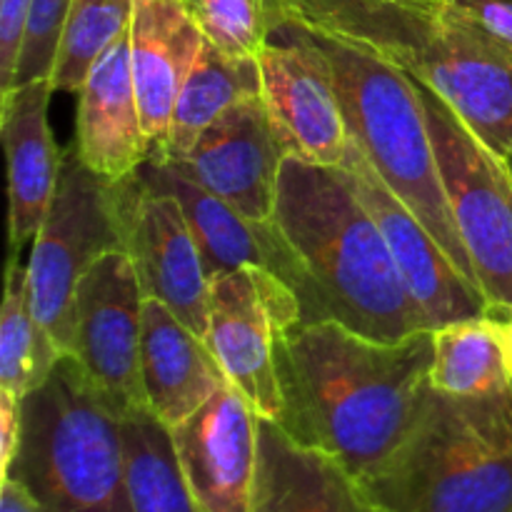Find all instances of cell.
<instances>
[{
    "label": "cell",
    "instance_id": "obj_1",
    "mask_svg": "<svg viewBox=\"0 0 512 512\" xmlns=\"http://www.w3.org/2000/svg\"><path fill=\"white\" fill-rule=\"evenodd\" d=\"M430 368L433 330L385 343L338 320L298 323L275 350L280 415L273 423L365 483L418 425Z\"/></svg>",
    "mask_w": 512,
    "mask_h": 512
},
{
    "label": "cell",
    "instance_id": "obj_2",
    "mask_svg": "<svg viewBox=\"0 0 512 512\" xmlns=\"http://www.w3.org/2000/svg\"><path fill=\"white\" fill-rule=\"evenodd\" d=\"M273 220L303 273V323L338 320L385 343L430 330L378 223L340 165L288 155Z\"/></svg>",
    "mask_w": 512,
    "mask_h": 512
},
{
    "label": "cell",
    "instance_id": "obj_3",
    "mask_svg": "<svg viewBox=\"0 0 512 512\" xmlns=\"http://www.w3.org/2000/svg\"><path fill=\"white\" fill-rule=\"evenodd\" d=\"M438 93L490 150L512 155V45L453 0H278Z\"/></svg>",
    "mask_w": 512,
    "mask_h": 512
},
{
    "label": "cell",
    "instance_id": "obj_4",
    "mask_svg": "<svg viewBox=\"0 0 512 512\" xmlns=\"http://www.w3.org/2000/svg\"><path fill=\"white\" fill-rule=\"evenodd\" d=\"M18 453L5 478L38 512H133L123 415L73 355L25 395Z\"/></svg>",
    "mask_w": 512,
    "mask_h": 512
},
{
    "label": "cell",
    "instance_id": "obj_5",
    "mask_svg": "<svg viewBox=\"0 0 512 512\" xmlns=\"http://www.w3.org/2000/svg\"><path fill=\"white\" fill-rule=\"evenodd\" d=\"M363 485L388 512H512V385L488 398L430 385L410 438Z\"/></svg>",
    "mask_w": 512,
    "mask_h": 512
},
{
    "label": "cell",
    "instance_id": "obj_6",
    "mask_svg": "<svg viewBox=\"0 0 512 512\" xmlns=\"http://www.w3.org/2000/svg\"><path fill=\"white\" fill-rule=\"evenodd\" d=\"M308 30L333 70L350 138L360 145L385 185L428 225L460 273L478 285L440 183L418 80L363 45L313 25Z\"/></svg>",
    "mask_w": 512,
    "mask_h": 512
},
{
    "label": "cell",
    "instance_id": "obj_7",
    "mask_svg": "<svg viewBox=\"0 0 512 512\" xmlns=\"http://www.w3.org/2000/svg\"><path fill=\"white\" fill-rule=\"evenodd\" d=\"M128 175L110 180L80 160L75 143L63 150L58 188L28 260L30 295L40 323L65 355L73 348L75 290L103 255L125 253Z\"/></svg>",
    "mask_w": 512,
    "mask_h": 512
},
{
    "label": "cell",
    "instance_id": "obj_8",
    "mask_svg": "<svg viewBox=\"0 0 512 512\" xmlns=\"http://www.w3.org/2000/svg\"><path fill=\"white\" fill-rule=\"evenodd\" d=\"M455 228L488 305L512 308V170L470 125L418 80Z\"/></svg>",
    "mask_w": 512,
    "mask_h": 512
},
{
    "label": "cell",
    "instance_id": "obj_9",
    "mask_svg": "<svg viewBox=\"0 0 512 512\" xmlns=\"http://www.w3.org/2000/svg\"><path fill=\"white\" fill-rule=\"evenodd\" d=\"M260 95L285 158L338 168L350 133L328 58L308 25L278 0H265V43L258 53Z\"/></svg>",
    "mask_w": 512,
    "mask_h": 512
},
{
    "label": "cell",
    "instance_id": "obj_10",
    "mask_svg": "<svg viewBox=\"0 0 512 512\" xmlns=\"http://www.w3.org/2000/svg\"><path fill=\"white\" fill-rule=\"evenodd\" d=\"M298 323V295L270 270L245 265L210 278L205 345L260 418L278 420L275 350L280 335Z\"/></svg>",
    "mask_w": 512,
    "mask_h": 512
},
{
    "label": "cell",
    "instance_id": "obj_11",
    "mask_svg": "<svg viewBox=\"0 0 512 512\" xmlns=\"http://www.w3.org/2000/svg\"><path fill=\"white\" fill-rule=\"evenodd\" d=\"M143 303L133 260L123 250L95 260L75 290L70 355L120 415L145 408Z\"/></svg>",
    "mask_w": 512,
    "mask_h": 512
},
{
    "label": "cell",
    "instance_id": "obj_12",
    "mask_svg": "<svg viewBox=\"0 0 512 512\" xmlns=\"http://www.w3.org/2000/svg\"><path fill=\"white\" fill-rule=\"evenodd\" d=\"M340 168L378 223L400 278L428 320V328L438 330L455 320L485 315L488 300L483 290L460 273L428 225L385 185L353 138Z\"/></svg>",
    "mask_w": 512,
    "mask_h": 512
},
{
    "label": "cell",
    "instance_id": "obj_13",
    "mask_svg": "<svg viewBox=\"0 0 512 512\" xmlns=\"http://www.w3.org/2000/svg\"><path fill=\"white\" fill-rule=\"evenodd\" d=\"M125 253L133 260L145 298H155L198 338L208 335L210 278L193 228L178 198L128 175Z\"/></svg>",
    "mask_w": 512,
    "mask_h": 512
},
{
    "label": "cell",
    "instance_id": "obj_14",
    "mask_svg": "<svg viewBox=\"0 0 512 512\" xmlns=\"http://www.w3.org/2000/svg\"><path fill=\"white\" fill-rule=\"evenodd\" d=\"M283 160L263 95H250L215 118L190 153L170 165L245 218L273 220Z\"/></svg>",
    "mask_w": 512,
    "mask_h": 512
},
{
    "label": "cell",
    "instance_id": "obj_15",
    "mask_svg": "<svg viewBox=\"0 0 512 512\" xmlns=\"http://www.w3.org/2000/svg\"><path fill=\"white\" fill-rule=\"evenodd\" d=\"M175 458L203 512H250L258 470V413L233 383L170 428Z\"/></svg>",
    "mask_w": 512,
    "mask_h": 512
},
{
    "label": "cell",
    "instance_id": "obj_16",
    "mask_svg": "<svg viewBox=\"0 0 512 512\" xmlns=\"http://www.w3.org/2000/svg\"><path fill=\"white\" fill-rule=\"evenodd\" d=\"M145 185L160 193H170L178 198L195 240L208 278H215L228 270L255 268L270 270L278 275L295 295H303V273L298 268L293 250L285 243L283 233L275 220H250L230 208L218 195L208 193L203 185L193 183L188 175L180 173L170 163L145 160L138 168Z\"/></svg>",
    "mask_w": 512,
    "mask_h": 512
},
{
    "label": "cell",
    "instance_id": "obj_17",
    "mask_svg": "<svg viewBox=\"0 0 512 512\" xmlns=\"http://www.w3.org/2000/svg\"><path fill=\"white\" fill-rule=\"evenodd\" d=\"M53 83L48 78L15 85L0 95V123L8 155V240L10 255L35 240L48 218L58 188L63 153L48 125Z\"/></svg>",
    "mask_w": 512,
    "mask_h": 512
},
{
    "label": "cell",
    "instance_id": "obj_18",
    "mask_svg": "<svg viewBox=\"0 0 512 512\" xmlns=\"http://www.w3.org/2000/svg\"><path fill=\"white\" fill-rule=\"evenodd\" d=\"M73 143L80 160L110 180L135 173L153 153L130 68V28L95 60L80 88Z\"/></svg>",
    "mask_w": 512,
    "mask_h": 512
},
{
    "label": "cell",
    "instance_id": "obj_19",
    "mask_svg": "<svg viewBox=\"0 0 512 512\" xmlns=\"http://www.w3.org/2000/svg\"><path fill=\"white\" fill-rule=\"evenodd\" d=\"M250 512H388L343 465L303 448L258 415V470Z\"/></svg>",
    "mask_w": 512,
    "mask_h": 512
},
{
    "label": "cell",
    "instance_id": "obj_20",
    "mask_svg": "<svg viewBox=\"0 0 512 512\" xmlns=\"http://www.w3.org/2000/svg\"><path fill=\"white\" fill-rule=\"evenodd\" d=\"M203 45V30L190 18L183 0H133L130 68L140 118L153 148L168 138L173 108Z\"/></svg>",
    "mask_w": 512,
    "mask_h": 512
},
{
    "label": "cell",
    "instance_id": "obj_21",
    "mask_svg": "<svg viewBox=\"0 0 512 512\" xmlns=\"http://www.w3.org/2000/svg\"><path fill=\"white\" fill-rule=\"evenodd\" d=\"M140 375L145 408L168 428L190 418L228 383L205 340L155 298L143 303Z\"/></svg>",
    "mask_w": 512,
    "mask_h": 512
},
{
    "label": "cell",
    "instance_id": "obj_22",
    "mask_svg": "<svg viewBox=\"0 0 512 512\" xmlns=\"http://www.w3.org/2000/svg\"><path fill=\"white\" fill-rule=\"evenodd\" d=\"M258 58H233L205 40L193 70L185 78L178 103L173 108L168 138L155 145L150 160L155 163H178L203 130L238 100L260 95Z\"/></svg>",
    "mask_w": 512,
    "mask_h": 512
},
{
    "label": "cell",
    "instance_id": "obj_23",
    "mask_svg": "<svg viewBox=\"0 0 512 512\" xmlns=\"http://www.w3.org/2000/svg\"><path fill=\"white\" fill-rule=\"evenodd\" d=\"M430 385L453 398H488L510 388L503 338L488 310L433 330Z\"/></svg>",
    "mask_w": 512,
    "mask_h": 512
},
{
    "label": "cell",
    "instance_id": "obj_24",
    "mask_svg": "<svg viewBox=\"0 0 512 512\" xmlns=\"http://www.w3.org/2000/svg\"><path fill=\"white\" fill-rule=\"evenodd\" d=\"M63 355L35 315L28 265L20 263L18 255H10L0 308V388L23 400L50 378Z\"/></svg>",
    "mask_w": 512,
    "mask_h": 512
},
{
    "label": "cell",
    "instance_id": "obj_25",
    "mask_svg": "<svg viewBox=\"0 0 512 512\" xmlns=\"http://www.w3.org/2000/svg\"><path fill=\"white\" fill-rule=\"evenodd\" d=\"M125 465L133 512H203L185 485L170 428L148 408L123 415Z\"/></svg>",
    "mask_w": 512,
    "mask_h": 512
},
{
    "label": "cell",
    "instance_id": "obj_26",
    "mask_svg": "<svg viewBox=\"0 0 512 512\" xmlns=\"http://www.w3.org/2000/svg\"><path fill=\"white\" fill-rule=\"evenodd\" d=\"M130 18V0H73L50 75L53 90L80 93L93 63L130 28Z\"/></svg>",
    "mask_w": 512,
    "mask_h": 512
},
{
    "label": "cell",
    "instance_id": "obj_27",
    "mask_svg": "<svg viewBox=\"0 0 512 512\" xmlns=\"http://www.w3.org/2000/svg\"><path fill=\"white\" fill-rule=\"evenodd\" d=\"M205 40L233 58H258L265 43V0H183Z\"/></svg>",
    "mask_w": 512,
    "mask_h": 512
},
{
    "label": "cell",
    "instance_id": "obj_28",
    "mask_svg": "<svg viewBox=\"0 0 512 512\" xmlns=\"http://www.w3.org/2000/svg\"><path fill=\"white\" fill-rule=\"evenodd\" d=\"M70 5H73V0H30L28 25H25L23 48H20L18 70H15V85L45 78L50 80Z\"/></svg>",
    "mask_w": 512,
    "mask_h": 512
},
{
    "label": "cell",
    "instance_id": "obj_29",
    "mask_svg": "<svg viewBox=\"0 0 512 512\" xmlns=\"http://www.w3.org/2000/svg\"><path fill=\"white\" fill-rule=\"evenodd\" d=\"M28 13L30 0H0V95L10 93L15 85Z\"/></svg>",
    "mask_w": 512,
    "mask_h": 512
},
{
    "label": "cell",
    "instance_id": "obj_30",
    "mask_svg": "<svg viewBox=\"0 0 512 512\" xmlns=\"http://www.w3.org/2000/svg\"><path fill=\"white\" fill-rule=\"evenodd\" d=\"M23 400L10 390L0 388V473L8 475L20 443V428H23Z\"/></svg>",
    "mask_w": 512,
    "mask_h": 512
},
{
    "label": "cell",
    "instance_id": "obj_31",
    "mask_svg": "<svg viewBox=\"0 0 512 512\" xmlns=\"http://www.w3.org/2000/svg\"><path fill=\"white\" fill-rule=\"evenodd\" d=\"M488 33L512 45V0H453Z\"/></svg>",
    "mask_w": 512,
    "mask_h": 512
},
{
    "label": "cell",
    "instance_id": "obj_32",
    "mask_svg": "<svg viewBox=\"0 0 512 512\" xmlns=\"http://www.w3.org/2000/svg\"><path fill=\"white\" fill-rule=\"evenodd\" d=\"M0 512H38L33 500L28 498L23 488L13 478H3L0 488Z\"/></svg>",
    "mask_w": 512,
    "mask_h": 512
},
{
    "label": "cell",
    "instance_id": "obj_33",
    "mask_svg": "<svg viewBox=\"0 0 512 512\" xmlns=\"http://www.w3.org/2000/svg\"><path fill=\"white\" fill-rule=\"evenodd\" d=\"M488 313L493 315L498 323L500 338H503L505 363H508V373L512 378V308H498V305H488Z\"/></svg>",
    "mask_w": 512,
    "mask_h": 512
},
{
    "label": "cell",
    "instance_id": "obj_34",
    "mask_svg": "<svg viewBox=\"0 0 512 512\" xmlns=\"http://www.w3.org/2000/svg\"><path fill=\"white\" fill-rule=\"evenodd\" d=\"M508 165H510V170H512V155L508 158Z\"/></svg>",
    "mask_w": 512,
    "mask_h": 512
},
{
    "label": "cell",
    "instance_id": "obj_35",
    "mask_svg": "<svg viewBox=\"0 0 512 512\" xmlns=\"http://www.w3.org/2000/svg\"><path fill=\"white\" fill-rule=\"evenodd\" d=\"M130 3H133V0H130Z\"/></svg>",
    "mask_w": 512,
    "mask_h": 512
}]
</instances>
